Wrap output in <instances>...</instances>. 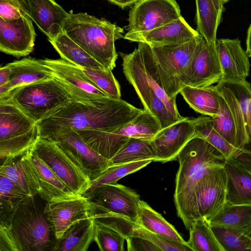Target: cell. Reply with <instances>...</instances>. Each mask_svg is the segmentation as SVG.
Listing matches in <instances>:
<instances>
[{"label": "cell", "mask_w": 251, "mask_h": 251, "mask_svg": "<svg viewBox=\"0 0 251 251\" xmlns=\"http://www.w3.org/2000/svg\"><path fill=\"white\" fill-rule=\"evenodd\" d=\"M143 110L109 97L94 102L71 100L36 124L39 137L43 138L65 130L111 132L133 120Z\"/></svg>", "instance_id": "1"}, {"label": "cell", "mask_w": 251, "mask_h": 251, "mask_svg": "<svg viewBox=\"0 0 251 251\" xmlns=\"http://www.w3.org/2000/svg\"><path fill=\"white\" fill-rule=\"evenodd\" d=\"M39 195L0 211V251H51L56 239Z\"/></svg>", "instance_id": "2"}, {"label": "cell", "mask_w": 251, "mask_h": 251, "mask_svg": "<svg viewBox=\"0 0 251 251\" xmlns=\"http://www.w3.org/2000/svg\"><path fill=\"white\" fill-rule=\"evenodd\" d=\"M63 32L101 64L113 70L118 58L115 42L123 37L124 30L104 18L70 11Z\"/></svg>", "instance_id": "3"}, {"label": "cell", "mask_w": 251, "mask_h": 251, "mask_svg": "<svg viewBox=\"0 0 251 251\" xmlns=\"http://www.w3.org/2000/svg\"><path fill=\"white\" fill-rule=\"evenodd\" d=\"M174 199L176 209L195 184L212 169L224 167L227 158L205 140L195 136L177 155Z\"/></svg>", "instance_id": "4"}, {"label": "cell", "mask_w": 251, "mask_h": 251, "mask_svg": "<svg viewBox=\"0 0 251 251\" xmlns=\"http://www.w3.org/2000/svg\"><path fill=\"white\" fill-rule=\"evenodd\" d=\"M72 100L70 93L55 76L18 87L0 97L13 104L36 123Z\"/></svg>", "instance_id": "5"}, {"label": "cell", "mask_w": 251, "mask_h": 251, "mask_svg": "<svg viewBox=\"0 0 251 251\" xmlns=\"http://www.w3.org/2000/svg\"><path fill=\"white\" fill-rule=\"evenodd\" d=\"M226 183L224 167L212 169L195 184L176 209L188 230L195 220L208 219L222 208L226 202Z\"/></svg>", "instance_id": "6"}, {"label": "cell", "mask_w": 251, "mask_h": 251, "mask_svg": "<svg viewBox=\"0 0 251 251\" xmlns=\"http://www.w3.org/2000/svg\"><path fill=\"white\" fill-rule=\"evenodd\" d=\"M161 129L157 119L150 112L143 109L133 120L111 132L76 131L91 148L110 160L130 138L151 140Z\"/></svg>", "instance_id": "7"}, {"label": "cell", "mask_w": 251, "mask_h": 251, "mask_svg": "<svg viewBox=\"0 0 251 251\" xmlns=\"http://www.w3.org/2000/svg\"><path fill=\"white\" fill-rule=\"evenodd\" d=\"M39 137L35 122L13 104L0 101V165L28 151Z\"/></svg>", "instance_id": "8"}, {"label": "cell", "mask_w": 251, "mask_h": 251, "mask_svg": "<svg viewBox=\"0 0 251 251\" xmlns=\"http://www.w3.org/2000/svg\"><path fill=\"white\" fill-rule=\"evenodd\" d=\"M203 37L201 34L182 44L151 47L164 90L176 100L184 87V80L191 61Z\"/></svg>", "instance_id": "9"}, {"label": "cell", "mask_w": 251, "mask_h": 251, "mask_svg": "<svg viewBox=\"0 0 251 251\" xmlns=\"http://www.w3.org/2000/svg\"><path fill=\"white\" fill-rule=\"evenodd\" d=\"M31 148L75 194L82 196L90 187V178L55 143L39 137Z\"/></svg>", "instance_id": "10"}, {"label": "cell", "mask_w": 251, "mask_h": 251, "mask_svg": "<svg viewBox=\"0 0 251 251\" xmlns=\"http://www.w3.org/2000/svg\"><path fill=\"white\" fill-rule=\"evenodd\" d=\"M219 94L220 108L212 117L215 130L237 150H241L249 136L239 104L230 90L221 81L216 85Z\"/></svg>", "instance_id": "11"}, {"label": "cell", "mask_w": 251, "mask_h": 251, "mask_svg": "<svg viewBox=\"0 0 251 251\" xmlns=\"http://www.w3.org/2000/svg\"><path fill=\"white\" fill-rule=\"evenodd\" d=\"M82 196L91 204V215L113 213L137 223L140 196L124 185L117 183L108 184Z\"/></svg>", "instance_id": "12"}, {"label": "cell", "mask_w": 251, "mask_h": 251, "mask_svg": "<svg viewBox=\"0 0 251 251\" xmlns=\"http://www.w3.org/2000/svg\"><path fill=\"white\" fill-rule=\"evenodd\" d=\"M176 0H140L129 13L126 33L151 31L173 22L181 16Z\"/></svg>", "instance_id": "13"}, {"label": "cell", "mask_w": 251, "mask_h": 251, "mask_svg": "<svg viewBox=\"0 0 251 251\" xmlns=\"http://www.w3.org/2000/svg\"><path fill=\"white\" fill-rule=\"evenodd\" d=\"M55 143L90 178H97L110 167L109 160L91 148L75 130H65L46 138Z\"/></svg>", "instance_id": "14"}, {"label": "cell", "mask_w": 251, "mask_h": 251, "mask_svg": "<svg viewBox=\"0 0 251 251\" xmlns=\"http://www.w3.org/2000/svg\"><path fill=\"white\" fill-rule=\"evenodd\" d=\"M42 60L68 90L72 100L94 102L108 97L94 84L81 68L62 58Z\"/></svg>", "instance_id": "15"}, {"label": "cell", "mask_w": 251, "mask_h": 251, "mask_svg": "<svg viewBox=\"0 0 251 251\" xmlns=\"http://www.w3.org/2000/svg\"><path fill=\"white\" fill-rule=\"evenodd\" d=\"M216 43H208L203 39L189 64L184 86L205 87L222 81L223 73Z\"/></svg>", "instance_id": "16"}, {"label": "cell", "mask_w": 251, "mask_h": 251, "mask_svg": "<svg viewBox=\"0 0 251 251\" xmlns=\"http://www.w3.org/2000/svg\"><path fill=\"white\" fill-rule=\"evenodd\" d=\"M36 34L27 15L5 21L0 18V50L15 57H25L33 50Z\"/></svg>", "instance_id": "17"}, {"label": "cell", "mask_w": 251, "mask_h": 251, "mask_svg": "<svg viewBox=\"0 0 251 251\" xmlns=\"http://www.w3.org/2000/svg\"><path fill=\"white\" fill-rule=\"evenodd\" d=\"M92 206L82 196L55 201H47L44 211L56 239L77 221L91 216Z\"/></svg>", "instance_id": "18"}, {"label": "cell", "mask_w": 251, "mask_h": 251, "mask_svg": "<svg viewBox=\"0 0 251 251\" xmlns=\"http://www.w3.org/2000/svg\"><path fill=\"white\" fill-rule=\"evenodd\" d=\"M194 137L192 118L185 117L161 129L151 140L156 154L154 161L165 163L176 159L180 151Z\"/></svg>", "instance_id": "19"}, {"label": "cell", "mask_w": 251, "mask_h": 251, "mask_svg": "<svg viewBox=\"0 0 251 251\" xmlns=\"http://www.w3.org/2000/svg\"><path fill=\"white\" fill-rule=\"evenodd\" d=\"M200 35L181 16L173 22L148 32L126 33L123 38L131 42L145 43L151 47H161L184 44Z\"/></svg>", "instance_id": "20"}, {"label": "cell", "mask_w": 251, "mask_h": 251, "mask_svg": "<svg viewBox=\"0 0 251 251\" xmlns=\"http://www.w3.org/2000/svg\"><path fill=\"white\" fill-rule=\"evenodd\" d=\"M217 50L222 68V81H243L249 75V56L238 39H217Z\"/></svg>", "instance_id": "21"}, {"label": "cell", "mask_w": 251, "mask_h": 251, "mask_svg": "<svg viewBox=\"0 0 251 251\" xmlns=\"http://www.w3.org/2000/svg\"><path fill=\"white\" fill-rule=\"evenodd\" d=\"M29 17L49 39L63 32L64 23L69 15L54 0H27Z\"/></svg>", "instance_id": "22"}, {"label": "cell", "mask_w": 251, "mask_h": 251, "mask_svg": "<svg viewBox=\"0 0 251 251\" xmlns=\"http://www.w3.org/2000/svg\"><path fill=\"white\" fill-rule=\"evenodd\" d=\"M8 64L11 69V75L8 82L0 87V97L18 87L54 77L42 59L25 57Z\"/></svg>", "instance_id": "23"}, {"label": "cell", "mask_w": 251, "mask_h": 251, "mask_svg": "<svg viewBox=\"0 0 251 251\" xmlns=\"http://www.w3.org/2000/svg\"><path fill=\"white\" fill-rule=\"evenodd\" d=\"M28 154L34 167L39 185L38 195L47 201H55L77 197L36 154L32 148Z\"/></svg>", "instance_id": "24"}, {"label": "cell", "mask_w": 251, "mask_h": 251, "mask_svg": "<svg viewBox=\"0 0 251 251\" xmlns=\"http://www.w3.org/2000/svg\"><path fill=\"white\" fill-rule=\"evenodd\" d=\"M226 174V202L251 204V172L230 159L224 166Z\"/></svg>", "instance_id": "25"}, {"label": "cell", "mask_w": 251, "mask_h": 251, "mask_svg": "<svg viewBox=\"0 0 251 251\" xmlns=\"http://www.w3.org/2000/svg\"><path fill=\"white\" fill-rule=\"evenodd\" d=\"M0 174L11 179L29 196L38 195V178L28 151L0 164Z\"/></svg>", "instance_id": "26"}, {"label": "cell", "mask_w": 251, "mask_h": 251, "mask_svg": "<svg viewBox=\"0 0 251 251\" xmlns=\"http://www.w3.org/2000/svg\"><path fill=\"white\" fill-rule=\"evenodd\" d=\"M229 0H196L197 31L208 43H216L224 5Z\"/></svg>", "instance_id": "27"}, {"label": "cell", "mask_w": 251, "mask_h": 251, "mask_svg": "<svg viewBox=\"0 0 251 251\" xmlns=\"http://www.w3.org/2000/svg\"><path fill=\"white\" fill-rule=\"evenodd\" d=\"M206 220L210 225L226 227L251 239V204L226 202L218 213Z\"/></svg>", "instance_id": "28"}, {"label": "cell", "mask_w": 251, "mask_h": 251, "mask_svg": "<svg viewBox=\"0 0 251 251\" xmlns=\"http://www.w3.org/2000/svg\"><path fill=\"white\" fill-rule=\"evenodd\" d=\"M94 241V220L91 216L71 226L56 240L52 251H86Z\"/></svg>", "instance_id": "29"}, {"label": "cell", "mask_w": 251, "mask_h": 251, "mask_svg": "<svg viewBox=\"0 0 251 251\" xmlns=\"http://www.w3.org/2000/svg\"><path fill=\"white\" fill-rule=\"evenodd\" d=\"M137 223L153 233L189 247L187 242L183 239L172 225L142 200H140L139 203Z\"/></svg>", "instance_id": "30"}, {"label": "cell", "mask_w": 251, "mask_h": 251, "mask_svg": "<svg viewBox=\"0 0 251 251\" xmlns=\"http://www.w3.org/2000/svg\"><path fill=\"white\" fill-rule=\"evenodd\" d=\"M179 93L189 106L197 112L211 117L218 114L220 102L216 86L195 87L186 85Z\"/></svg>", "instance_id": "31"}, {"label": "cell", "mask_w": 251, "mask_h": 251, "mask_svg": "<svg viewBox=\"0 0 251 251\" xmlns=\"http://www.w3.org/2000/svg\"><path fill=\"white\" fill-rule=\"evenodd\" d=\"M61 58L81 68L105 70L97 61L62 32L53 39H48Z\"/></svg>", "instance_id": "32"}, {"label": "cell", "mask_w": 251, "mask_h": 251, "mask_svg": "<svg viewBox=\"0 0 251 251\" xmlns=\"http://www.w3.org/2000/svg\"><path fill=\"white\" fill-rule=\"evenodd\" d=\"M155 157L156 154L151 144V140L130 138L109 160V166L146 160L154 161Z\"/></svg>", "instance_id": "33"}, {"label": "cell", "mask_w": 251, "mask_h": 251, "mask_svg": "<svg viewBox=\"0 0 251 251\" xmlns=\"http://www.w3.org/2000/svg\"><path fill=\"white\" fill-rule=\"evenodd\" d=\"M189 247L193 251H224L205 218L195 220L191 225Z\"/></svg>", "instance_id": "34"}, {"label": "cell", "mask_w": 251, "mask_h": 251, "mask_svg": "<svg viewBox=\"0 0 251 251\" xmlns=\"http://www.w3.org/2000/svg\"><path fill=\"white\" fill-rule=\"evenodd\" d=\"M195 136L201 137L219 150L227 158H229L237 149L228 143L214 128L212 118L208 116L192 118Z\"/></svg>", "instance_id": "35"}, {"label": "cell", "mask_w": 251, "mask_h": 251, "mask_svg": "<svg viewBox=\"0 0 251 251\" xmlns=\"http://www.w3.org/2000/svg\"><path fill=\"white\" fill-rule=\"evenodd\" d=\"M152 161V160H146L110 166L91 180L90 187L83 195L104 185L117 183L121 178L142 169Z\"/></svg>", "instance_id": "36"}, {"label": "cell", "mask_w": 251, "mask_h": 251, "mask_svg": "<svg viewBox=\"0 0 251 251\" xmlns=\"http://www.w3.org/2000/svg\"><path fill=\"white\" fill-rule=\"evenodd\" d=\"M210 226L224 251H251V239L249 237L223 226Z\"/></svg>", "instance_id": "37"}, {"label": "cell", "mask_w": 251, "mask_h": 251, "mask_svg": "<svg viewBox=\"0 0 251 251\" xmlns=\"http://www.w3.org/2000/svg\"><path fill=\"white\" fill-rule=\"evenodd\" d=\"M94 84L108 97L121 99V87L111 70L81 68Z\"/></svg>", "instance_id": "38"}, {"label": "cell", "mask_w": 251, "mask_h": 251, "mask_svg": "<svg viewBox=\"0 0 251 251\" xmlns=\"http://www.w3.org/2000/svg\"><path fill=\"white\" fill-rule=\"evenodd\" d=\"M125 240L118 232L94 220V242L100 251H123Z\"/></svg>", "instance_id": "39"}, {"label": "cell", "mask_w": 251, "mask_h": 251, "mask_svg": "<svg viewBox=\"0 0 251 251\" xmlns=\"http://www.w3.org/2000/svg\"><path fill=\"white\" fill-rule=\"evenodd\" d=\"M233 94L240 106L247 131L251 135V84L243 81H222Z\"/></svg>", "instance_id": "40"}, {"label": "cell", "mask_w": 251, "mask_h": 251, "mask_svg": "<svg viewBox=\"0 0 251 251\" xmlns=\"http://www.w3.org/2000/svg\"><path fill=\"white\" fill-rule=\"evenodd\" d=\"M29 196L13 181L0 174V211L12 209Z\"/></svg>", "instance_id": "41"}, {"label": "cell", "mask_w": 251, "mask_h": 251, "mask_svg": "<svg viewBox=\"0 0 251 251\" xmlns=\"http://www.w3.org/2000/svg\"><path fill=\"white\" fill-rule=\"evenodd\" d=\"M132 236L141 237L149 240L157 246L161 251H192L188 246L171 241L153 233L143 228L138 223L134 229Z\"/></svg>", "instance_id": "42"}, {"label": "cell", "mask_w": 251, "mask_h": 251, "mask_svg": "<svg viewBox=\"0 0 251 251\" xmlns=\"http://www.w3.org/2000/svg\"><path fill=\"white\" fill-rule=\"evenodd\" d=\"M30 15L27 0H0V18L5 21L13 20L21 16Z\"/></svg>", "instance_id": "43"}, {"label": "cell", "mask_w": 251, "mask_h": 251, "mask_svg": "<svg viewBox=\"0 0 251 251\" xmlns=\"http://www.w3.org/2000/svg\"><path fill=\"white\" fill-rule=\"evenodd\" d=\"M128 251H161L155 244L144 238L132 236L126 239Z\"/></svg>", "instance_id": "44"}, {"label": "cell", "mask_w": 251, "mask_h": 251, "mask_svg": "<svg viewBox=\"0 0 251 251\" xmlns=\"http://www.w3.org/2000/svg\"><path fill=\"white\" fill-rule=\"evenodd\" d=\"M251 172V151L242 149L237 150L229 158Z\"/></svg>", "instance_id": "45"}, {"label": "cell", "mask_w": 251, "mask_h": 251, "mask_svg": "<svg viewBox=\"0 0 251 251\" xmlns=\"http://www.w3.org/2000/svg\"><path fill=\"white\" fill-rule=\"evenodd\" d=\"M11 75V69L7 64L0 68V87L5 85L9 80Z\"/></svg>", "instance_id": "46"}, {"label": "cell", "mask_w": 251, "mask_h": 251, "mask_svg": "<svg viewBox=\"0 0 251 251\" xmlns=\"http://www.w3.org/2000/svg\"><path fill=\"white\" fill-rule=\"evenodd\" d=\"M110 2L118 6L122 9L135 4L140 0H107Z\"/></svg>", "instance_id": "47"}, {"label": "cell", "mask_w": 251, "mask_h": 251, "mask_svg": "<svg viewBox=\"0 0 251 251\" xmlns=\"http://www.w3.org/2000/svg\"><path fill=\"white\" fill-rule=\"evenodd\" d=\"M246 52L249 57H251V24L249 27L246 39Z\"/></svg>", "instance_id": "48"}, {"label": "cell", "mask_w": 251, "mask_h": 251, "mask_svg": "<svg viewBox=\"0 0 251 251\" xmlns=\"http://www.w3.org/2000/svg\"><path fill=\"white\" fill-rule=\"evenodd\" d=\"M249 140L242 149L251 151V135L249 134Z\"/></svg>", "instance_id": "49"}]
</instances>
